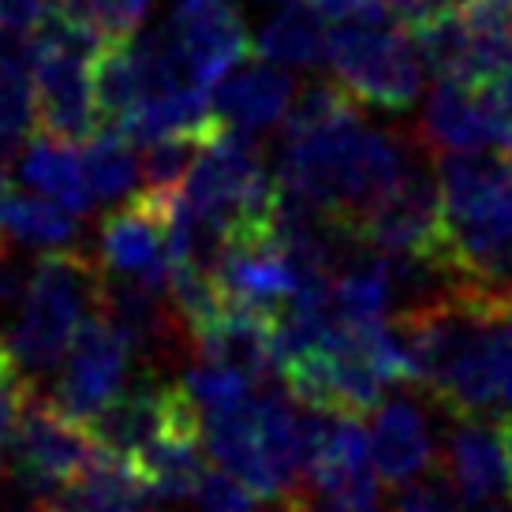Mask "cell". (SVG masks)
I'll use <instances>...</instances> for the list:
<instances>
[{"label":"cell","mask_w":512,"mask_h":512,"mask_svg":"<svg viewBox=\"0 0 512 512\" xmlns=\"http://www.w3.org/2000/svg\"><path fill=\"white\" fill-rule=\"evenodd\" d=\"M98 285V266L83 251H45L34 266L27 299L4 337L15 367L30 378H42L57 367L86 322V311L98 307Z\"/></svg>","instance_id":"obj_1"},{"label":"cell","mask_w":512,"mask_h":512,"mask_svg":"<svg viewBox=\"0 0 512 512\" xmlns=\"http://www.w3.org/2000/svg\"><path fill=\"white\" fill-rule=\"evenodd\" d=\"M90 27H79L60 12H49L34 34V90L38 124L64 143H86L101 131V109L94 94V60L105 49Z\"/></svg>","instance_id":"obj_2"},{"label":"cell","mask_w":512,"mask_h":512,"mask_svg":"<svg viewBox=\"0 0 512 512\" xmlns=\"http://www.w3.org/2000/svg\"><path fill=\"white\" fill-rule=\"evenodd\" d=\"M326 60L359 101L382 109H408L423 90V53L412 30L382 23H341L329 34Z\"/></svg>","instance_id":"obj_3"},{"label":"cell","mask_w":512,"mask_h":512,"mask_svg":"<svg viewBox=\"0 0 512 512\" xmlns=\"http://www.w3.org/2000/svg\"><path fill=\"white\" fill-rule=\"evenodd\" d=\"M101 445L90 427L75 423L49 397H27L12 434V479L34 498H57L94 460Z\"/></svg>","instance_id":"obj_4"},{"label":"cell","mask_w":512,"mask_h":512,"mask_svg":"<svg viewBox=\"0 0 512 512\" xmlns=\"http://www.w3.org/2000/svg\"><path fill=\"white\" fill-rule=\"evenodd\" d=\"M128 363V337L113 322H105L101 314H94V318H86L83 326H79L68 356L60 359V374L57 382H53L49 400L68 419L90 427V419L105 412L128 389Z\"/></svg>","instance_id":"obj_5"},{"label":"cell","mask_w":512,"mask_h":512,"mask_svg":"<svg viewBox=\"0 0 512 512\" xmlns=\"http://www.w3.org/2000/svg\"><path fill=\"white\" fill-rule=\"evenodd\" d=\"M427 154L415 157L408 172L400 176V184L359 221L356 232L370 251H378V255H427L438 243L441 187L427 169Z\"/></svg>","instance_id":"obj_6"},{"label":"cell","mask_w":512,"mask_h":512,"mask_svg":"<svg viewBox=\"0 0 512 512\" xmlns=\"http://www.w3.org/2000/svg\"><path fill=\"white\" fill-rule=\"evenodd\" d=\"M172 195L135 191L128 206H120L101 228V262L113 277H128L139 285L169 288V236L165 210Z\"/></svg>","instance_id":"obj_7"},{"label":"cell","mask_w":512,"mask_h":512,"mask_svg":"<svg viewBox=\"0 0 512 512\" xmlns=\"http://www.w3.org/2000/svg\"><path fill=\"white\" fill-rule=\"evenodd\" d=\"M169 27L184 49L191 83L217 86L247 53L251 38L232 0H176Z\"/></svg>","instance_id":"obj_8"},{"label":"cell","mask_w":512,"mask_h":512,"mask_svg":"<svg viewBox=\"0 0 512 512\" xmlns=\"http://www.w3.org/2000/svg\"><path fill=\"white\" fill-rule=\"evenodd\" d=\"M94 311L128 337L135 356L154 359L157 367L176 359L184 341L191 344L187 322L180 318L176 307H169L161 299V288L154 285H139V281H128V277L105 281V273H101L98 307Z\"/></svg>","instance_id":"obj_9"},{"label":"cell","mask_w":512,"mask_h":512,"mask_svg":"<svg viewBox=\"0 0 512 512\" xmlns=\"http://www.w3.org/2000/svg\"><path fill=\"white\" fill-rule=\"evenodd\" d=\"M191 348L202 363L240 370L255 385H266L277 374V352H273V322L243 307H225L214 322H206L199 333H191Z\"/></svg>","instance_id":"obj_10"},{"label":"cell","mask_w":512,"mask_h":512,"mask_svg":"<svg viewBox=\"0 0 512 512\" xmlns=\"http://www.w3.org/2000/svg\"><path fill=\"white\" fill-rule=\"evenodd\" d=\"M415 135L423 139L430 154H468V150H498L494 124L483 109L479 90L464 86L460 79H438L434 94L423 105V120Z\"/></svg>","instance_id":"obj_11"},{"label":"cell","mask_w":512,"mask_h":512,"mask_svg":"<svg viewBox=\"0 0 512 512\" xmlns=\"http://www.w3.org/2000/svg\"><path fill=\"white\" fill-rule=\"evenodd\" d=\"M441 464L453 475L456 490L468 505H490L509 490V468H505L498 423L456 419L445 438Z\"/></svg>","instance_id":"obj_12"},{"label":"cell","mask_w":512,"mask_h":512,"mask_svg":"<svg viewBox=\"0 0 512 512\" xmlns=\"http://www.w3.org/2000/svg\"><path fill=\"white\" fill-rule=\"evenodd\" d=\"M210 98H214V116L221 120V128L255 135L288 113L296 86H292V75L266 60V64H251V68H240L236 75L221 79L210 90Z\"/></svg>","instance_id":"obj_13"},{"label":"cell","mask_w":512,"mask_h":512,"mask_svg":"<svg viewBox=\"0 0 512 512\" xmlns=\"http://www.w3.org/2000/svg\"><path fill=\"white\" fill-rule=\"evenodd\" d=\"M370 460L382 475V483L400 486L423 475L438 464L441 456L430 441L427 419L419 415L408 400H389L374 408V427H370Z\"/></svg>","instance_id":"obj_14"},{"label":"cell","mask_w":512,"mask_h":512,"mask_svg":"<svg viewBox=\"0 0 512 512\" xmlns=\"http://www.w3.org/2000/svg\"><path fill=\"white\" fill-rule=\"evenodd\" d=\"M116 128L124 131L135 146H150L157 139H169V135H184V131L221 128V120L214 116L210 90L199 83H187L139 101L124 120H116Z\"/></svg>","instance_id":"obj_15"},{"label":"cell","mask_w":512,"mask_h":512,"mask_svg":"<svg viewBox=\"0 0 512 512\" xmlns=\"http://www.w3.org/2000/svg\"><path fill=\"white\" fill-rule=\"evenodd\" d=\"M19 176L27 180L34 191H42L45 199H57L60 206H68L72 214H90L94 210V187L86 176L83 154H75L72 143L42 135L23 150L19 161Z\"/></svg>","instance_id":"obj_16"},{"label":"cell","mask_w":512,"mask_h":512,"mask_svg":"<svg viewBox=\"0 0 512 512\" xmlns=\"http://www.w3.org/2000/svg\"><path fill=\"white\" fill-rule=\"evenodd\" d=\"M206 456H202V430H169L150 449L139 453L135 468L143 471V479L150 483L154 501L176 505V501H191L202 471L210 468Z\"/></svg>","instance_id":"obj_17"},{"label":"cell","mask_w":512,"mask_h":512,"mask_svg":"<svg viewBox=\"0 0 512 512\" xmlns=\"http://www.w3.org/2000/svg\"><path fill=\"white\" fill-rule=\"evenodd\" d=\"M326 45L329 34L322 27V15L303 4H288L258 30L255 53L285 68H314L318 60H326Z\"/></svg>","instance_id":"obj_18"},{"label":"cell","mask_w":512,"mask_h":512,"mask_svg":"<svg viewBox=\"0 0 512 512\" xmlns=\"http://www.w3.org/2000/svg\"><path fill=\"white\" fill-rule=\"evenodd\" d=\"M0 236L23 247H42V251H64L79 236V214L57 199H38V195H8L0 210Z\"/></svg>","instance_id":"obj_19"},{"label":"cell","mask_w":512,"mask_h":512,"mask_svg":"<svg viewBox=\"0 0 512 512\" xmlns=\"http://www.w3.org/2000/svg\"><path fill=\"white\" fill-rule=\"evenodd\" d=\"M131 139L116 128H101L86 139L83 150V165L86 176H90V187H94V199L98 202H120L135 195V180L143 176L139 165H135V154H131Z\"/></svg>","instance_id":"obj_20"},{"label":"cell","mask_w":512,"mask_h":512,"mask_svg":"<svg viewBox=\"0 0 512 512\" xmlns=\"http://www.w3.org/2000/svg\"><path fill=\"white\" fill-rule=\"evenodd\" d=\"M225 128H210V131H184V135H169V139H157V143L146 146L143 154V191L150 195H176L184 187L191 165L199 161V154L206 150L210 139H217Z\"/></svg>","instance_id":"obj_21"},{"label":"cell","mask_w":512,"mask_h":512,"mask_svg":"<svg viewBox=\"0 0 512 512\" xmlns=\"http://www.w3.org/2000/svg\"><path fill=\"white\" fill-rule=\"evenodd\" d=\"M359 113V98L348 90V86L337 79V83H326V79H314L299 90V98H292L285 113V143L292 139H307L314 131L337 124L344 116Z\"/></svg>","instance_id":"obj_22"},{"label":"cell","mask_w":512,"mask_h":512,"mask_svg":"<svg viewBox=\"0 0 512 512\" xmlns=\"http://www.w3.org/2000/svg\"><path fill=\"white\" fill-rule=\"evenodd\" d=\"M408 30H412L419 53H423V64H427L438 79H456V75H460L464 53H468V45H471V27L456 4L445 8V12H438L434 19H427V23L408 27Z\"/></svg>","instance_id":"obj_23"},{"label":"cell","mask_w":512,"mask_h":512,"mask_svg":"<svg viewBox=\"0 0 512 512\" xmlns=\"http://www.w3.org/2000/svg\"><path fill=\"white\" fill-rule=\"evenodd\" d=\"M53 4H57L53 12H60L64 19L90 27L109 45H120L139 34L154 0H53Z\"/></svg>","instance_id":"obj_24"},{"label":"cell","mask_w":512,"mask_h":512,"mask_svg":"<svg viewBox=\"0 0 512 512\" xmlns=\"http://www.w3.org/2000/svg\"><path fill=\"white\" fill-rule=\"evenodd\" d=\"M184 389L191 400L199 404V412H217V408H232L240 400L255 397V382L243 378L240 370L217 367V363H202L184 374Z\"/></svg>","instance_id":"obj_25"},{"label":"cell","mask_w":512,"mask_h":512,"mask_svg":"<svg viewBox=\"0 0 512 512\" xmlns=\"http://www.w3.org/2000/svg\"><path fill=\"white\" fill-rule=\"evenodd\" d=\"M468 501L460 498L453 475L445 471V464H434L430 471L415 475L408 483L397 486L393 494V512H464Z\"/></svg>","instance_id":"obj_26"},{"label":"cell","mask_w":512,"mask_h":512,"mask_svg":"<svg viewBox=\"0 0 512 512\" xmlns=\"http://www.w3.org/2000/svg\"><path fill=\"white\" fill-rule=\"evenodd\" d=\"M191 505L195 512H258V494L240 475H232L221 464H210L191 494Z\"/></svg>","instance_id":"obj_27"},{"label":"cell","mask_w":512,"mask_h":512,"mask_svg":"<svg viewBox=\"0 0 512 512\" xmlns=\"http://www.w3.org/2000/svg\"><path fill=\"white\" fill-rule=\"evenodd\" d=\"M30 389L23 385V370L15 367L12 352L0 344V475L8 468V449H12V434L19 423V412L27 404Z\"/></svg>","instance_id":"obj_28"},{"label":"cell","mask_w":512,"mask_h":512,"mask_svg":"<svg viewBox=\"0 0 512 512\" xmlns=\"http://www.w3.org/2000/svg\"><path fill=\"white\" fill-rule=\"evenodd\" d=\"M483 98V109L494 124V135H498V150H509L512 154V72H505L501 79L486 83L479 90Z\"/></svg>","instance_id":"obj_29"},{"label":"cell","mask_w":512,"mask_h":512,"mask_svg":"<svg viewBox=\"0 0 512 512\" xmlns=\"http://www.w3.org/2000/svg\"><path fill=\"white\" fill-rule=\"evenodd\" d=\"M314 12L333 23H385L389 8L382 0H307Z\"/></svg>","instance_id":"obj_30"},{"label":"cell","mask_w":512,"mask_h":512,"mask_svg":"<svg viewBox=\"0 0 512 512\" xmlns=\"http://www.w3.org/2000/svg\"><path fill=\"white\" fill-rule=\"evenodd\" d=\"M45 15H49L45 0H0V30L30 34L34 27H42Z\"/></svg>","instance_id":"obj_31"},{"label":"cell","mask_w":512,"mask_h":512,"mask_svg":"<svg viewBox=\"0 0 512 512\" xmlns=\"http://www.w3.org/2000/svg\"><path fill=\"white\" fill-rule=\"evenodd\" d=\"M382 4L389 8V15H397L404 27H419V23L434 19L438 12H445V8H453L456 0H382Z\"/></svg>","instance_id":"obj_32"},{"label":"cell","mask_w":512,"mask_h":512,"mask_svg":"<svg viewBox=\"0 0 512 512\" xmlns=\"http://www.w3.org/2000/svg\"><path fill=\"white\" fill-rule=\"evenodd\" d=\"M296 498H299V509L303 512H352L344 501L333 498V494H322V490H311V486L296 490Z\"/></svg>","instance_id":"obj_33"},{"label":"cell","mask_w":512,"mask_h":512,"mask_svg":"<svg viewBox=\"0 0 512 512\" xmlns=\"http://www.w3.org/2000/svg\"><path fill=\"white\" fill-rule=\"evenodd\" d=\"M498 434H501V449H505V468H509V486H512V419L498 423Z\"/></svg>","instance_id":"obj_34"},{"label":"cell","mask_w":512,"mask_h":512,"mask_svg":"<svg viewBox=\"0 0 512 512\" xmlns=\"http://www.w3.org/2000/svg\"><path fill=\"white\" fill-rule=\"evenodd\" d=\"M266 512H303V509H299V498H296V494H285V498L277 501L273 509H266Z\"/></svg>","instance_id":"obj_35"},{"label":"cell","mask_w":512,"mask_h":512,"mask_svg":"<svg viewBox=\"0 0 512 512\" xmlns=\"http://www.w3.org/2000/svg\"><path fill=\"white\" fill-rule=\"evenodd\" d=\"M483 512H512V505H501V501H490Z\"/></svg>","instance_id":"obj_36"}]
</instances>
